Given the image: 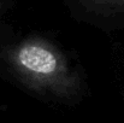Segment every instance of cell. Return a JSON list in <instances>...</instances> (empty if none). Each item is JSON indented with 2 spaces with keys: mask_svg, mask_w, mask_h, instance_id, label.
Instances as JSON below:
<instances>
[{
  "mask_svg": "<svg viewBox=\"0 0 124 123\" xmlns=\"http://www.w3.org/2000/svg\"><path fill=\"white\" fill-rule=\"evenodd\" d=\"M6 59L18 77L29 87L64 95L70 94L78 77L65 54L41 38H29L6 52Z\"/></svg>",
  "mask_w": 124,
  "mask_h": 123,
  "instance_id": "obj_1",
  "label": "cell"
},
{
  "mask_svg": "<svg viewBox=\"0 0 124 123\" xmlns=\"http://www.w3.org/2000/svg\"><path fill=\"white\" fill-rule=\"evenodd\" d=\"M85 11L101 15L111 16L117 13H124V0H77Z\"/></svg>",
  "mask_w": 124,
  "mask_h": 123,
  "instance_id": "obj_2",
  "label": "cell"
}]
</instances>
